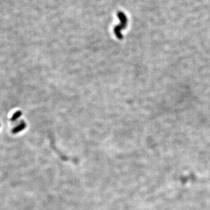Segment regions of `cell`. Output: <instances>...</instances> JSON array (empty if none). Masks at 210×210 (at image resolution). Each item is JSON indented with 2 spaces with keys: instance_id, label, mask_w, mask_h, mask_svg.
<instances>
[{
  "instance_id": "6da1fadb",
  "label": "cell",
  "mask_w": 210,
  "mask_h": 210,
  "mask_svg": "<svg viewBox=\"0 0 210 210\" xmlns=\"http://www.w3.org/2000/svg\"><path fill=\"white\" fill-rule=\"evenodd\" d=\"M118 17L119 18L120 21V24L119 25L116 26L114 28V33L116 36L119 39H121L122 38V35L121 34V30L122 29H124V28L127 26V19L126 16L124 15V13L123 12H119L118 13Z\"/></svg>"
},
{
  "instance_id": "7a4b0ae2",
  "label": "cell",
  "mask_w": 210,
  "mask_h": 210,
  "mask_svg": "<svg viewBox=\"0 0 210 210\" xmlns=\"http://www.w3.org/2000/svg\"><path fill=\"white\" fill-rule=\"evenodd\" d=\"M24 127H25V124H21V126H18V127H16V128H15V129H14L13 130V132L14 133H17V132H18V131H21V130L22 129H23V128H24Z\"/></svg>"
},
{
  "instance_id": "3957f363",
  "label": "cell",
  "mask_w": 210,
  "mask_h": 210,
  "mask_svg": "<svg viewBox=\"0 0 210 210\" xmlns=\"http://www.w3.org/2000/svg\"><path fill=\"white\" fill-rule=\"evenodd\" d=\"M21 115V112H17L16 113H15V114L13 115V120H15L16 118H18V117H19V116Z\"/></svg>"
}]
</instances>
